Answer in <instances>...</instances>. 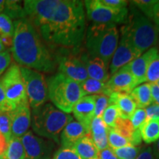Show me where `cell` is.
Instances as JSON below:
<instances>
[{
    "label": "cell",
    "mask_w": 159,
    "mask_h": 159,
    "mask_svg": "<svg viewBox=\"0 0 159 159\" xmlns=\"http://www.w3.org/2000/svg\"><path fill=\"white\" fill-rule=\"evenodd\" d=\"M11 63V56L8 51L0 52V77L4 74Z\"/></svg>",
    "instance_id": "39"
},
{
    "label": "cell",
    "mask_w": 159,
    "mask_h": 159,
    "mask_svg": "<svg viewBox=\"0 0 159 159\" xmlns=\"http://www.w3.org/2000/svg\"><path fill=\"white\" fill-rule=\"evenodd\" d=\"M11 122V137L21 138L31 125L30 105H24L9 112Z\"/></svg>",
    "instance_id": "15"
},
{
    "label": "cell",
    "mask_w": 159,
    "mask_h": 159,
    "mask_svg": "<svg viewBox=\"0 0 159 159\" xmlns=\"http://www.w3.org/2000/svg\"><path fill=\"white\" fill-rule=\"evenodd\" d=\"M94 159H99V158H94Z\"/></svg>",
    "instance_id": "55"
},
{
    "label": "cell",
    "mask_w": 159,
    "mask_h": 159,
    "mask_svg": "<svg viewBox=\"0 0 159 159\" xmlns=\"http://www.w3.org/2000/svg\"><path fill=\"white\" fill-rule=\"evenodd\" d=\"M153 103H154V104H156V105H159V98H158V99H157L156 100H155L154 102H153Z\"/></svg>",
    "instance_id": "52"
},
{
    "label": "cell",
    "mask_w": 159,
    "mask_h": 159,
    "mask_svg": "<svg viewBox=\"0 0 159 159\" xmlns=\"http://www.w3.org/2000/svg\"><path fill=\"white\" fill-rule=\"evenodd\" d=\"M101 3L114 9L127 8L129 2L125 0H100Z\"/></svg>",
    "instance_id": "40"
},
{
    "label": "cell",
    "mask_w": 159,
    "mask_h": 159,
    "mask_svg": "<svg viewBox=\"0 0 159 159\" xmlns=\"http://www.w3.org/2000/svg\"><path fill=\"white\" fill-rule=\"evenodd\" d=\"M5 0H0V13H2L5 9Z\"/></svg>",
    "instance_id": "50"
},
{
    "label": "cell",
    "mask_w": 159,
    "mask_h": 159,
    "mask_svg": "<svg viewBox=\"0 0 159 159\" xmlns=\"http://www.w3.org/2000/svg\"><path fill=\"white\" fill-rule=\"evenodd\" d=\"M114 129L121 136L125 139H128L130 142L135 130H136L133 128L130 121L129 119H122L121 117L119 118L118 120L116 121Z\"/></svg>",
    "instance_id": "29"
},
{
    "label": "cell",
    "mask_w": 159,
    "mask_h": 159,
    "mask_svg": "<svg viewBox=\"0 0 159 159\" xmlns=\"http://www.w3.org/2000/svg\"><path fill=\"white\" fill-rule=\"evenodd\" d=\"M59 72L80 83L89 78L86 69L80 55L69 52H59L55 56Z\"/></svg>",
    "instance_id": "11"
},
{
    "label": "cell",
    "mask_w": 159,
    "mask_h": 159,
    "mask_svg": "<svg viewBox=\"0 0 159 159\" xmlns=\"http://www.w3.org/2000/svg\"><path fill=\"white\" fill-rule=\"evenodd\" d=\"M159 80V52L151 61L147 70L146 81L149 83H156Z\"/></svg>",
    "instance_id": "32"
},
{
    "label": "cell",
    "mask_w": 159,
    "mask_h": 159,
    "mask_svg": "<svg viewBox=\"0 0 159 159\" xmlns=\"http://www.w3.org/2000/svg\"><path fill=\"white\" fill-rule=\"evenodd\" d=\"M95 101L94 95H86L83 97L77 102L72 109L75 118L88 130L89 135V127L94 117Z\"/></svg>",
    "instance_id": "18"
},
{
    "label": "cell",
    "mask_w": 159,
    "mask_h": 159,
    "mask_svg": "<svg viewBox=\"0 0 159 159\" xmlns=\"http://www.w3.org/2000/svg\"><path fill=\"white\" fill-rule=\"evenodd\" d=\"M5 50V47L3 45V43H2L1 39H0V52H4Z\"/></svg>",
    "instance_id": "51"
},
{
    "label": "cell",
    "mask_w": 159,
    "mask_h": 159,
    "mask_svg": "<svg viewBox=\"0 0 159 159\" xmlns=\"http://www.w3.org/2000/svg\"><path fill=\"white\" fill-rule=\"evenodd\" d=\"M6 99L13 110L21 105L29 104L25 83L20 67L12 63L0 79Z\"/></svg>",
    "instance_id": "7"
},
{
    "label": "cell",
    "mask_w": 159,
    "mask_h": 159,
    "mask_svg": "<svg viewBox=\"0 0 159 159\" xmlns=\"http://www.w3.org/2000/svg\"><path fill=\"white\" fill-rule=\"evenodd\" d=\"M136 159H156L152 152V147H146L142 148Z\"/></svg>",
    "instance_id": "43"
},
{
    "label": "cell",
    "mask_w": 159,
    "mask_h": 159,
    "mask_svg": "<svg viewBox=\"0 0 159 159\" xmlns=\"http://www.w3.org/2000/svg\"><path fill=\"white\" fill-rule=\"evenodd\" d=\"M82 159H94L98 158L99 150L89 135L83 137L72 147Z\"/></svg>",
    "instance_id": "22"
},
{
    "label": "cell",
    "mask_w": 159,
    "mask_h": 159,
    "mask_svg": "<svg viewBox=\"0 0 159 159\" xmlns=\"http://www.w3.org/2000/svg\"><path fill=\"white\" fill-rule=\"evenodd\" d=\"M109 128L101 117H94L89 127V136L99 150L108 148V134Z\"/></svg>",
    "instance_id": "20"
},
{
    "label": "cell",
    "mask_w": 159,
    "mask_h": 159,
    "mask_svg": "<svg viewBox=\"0 0 159 159\" xmlns=\"http://www.w3.org/2000/svg\"><path fill=\"white\" fill-rule=\"evenodd\" d=\"M158 52V47H153L149 49L132 62L126 65L136 79L138 85L142 84L146 81V73L149 64L157 56Z\"/></svg>",
    "instance_id": "17"
},
{
    "label": "cell",
    "mask_w": 159,
    "mask_h": 159,
    "mask_svg": "<svg viewBox=\"0 0 159 159\" xmlns=\"http://www.w3.org/2000/svg\"><path fill=\"white\" fill-rule=\"evenodd\" d=\"M0 159H3L2 158H1V157H0Z\"/></svg>",
    "instance_id": "54"
},
{
    "label": "cell",
    "mask_w": 159,
    "mask_h": 159,
    "mask_svg": "<svg viewBox=\"0 0 159 159\" xmlns=\"http://www.w3.org/2000/svg\"><path fill=\"white\" fill-rule=\"evenodd\" d=\"M73 120L70 114L60 111L51 103L33 109L32 128L38 136L60 144V136L66 125Z\"/></svg>",
    "instance_id": "5"
},
{
    "label": "cell",
    "mask_w": 159,
    "mask_h": 159,
    "mask_svg": "<svg viewBox=\"0 0 159 159\" xmlns=\"http://www.w3.org/2000/svg\"><path fill=\"white\" fill-rule=\"evenodd\" d=\"M60 0H26L24 9L29 21L39 31L49 22Z\"/></svg>",
    "instance_id": "10"
},
{
    "label": "cell",
    "mask_w": 159,
    "mask_h": 159,
    "mask_svg": "<svg viewBox=\"0 0 159 159\" xmlns=\"http://www.w3.org/2000/svg\"><path fill=\"white\" fill-rule=\"evenodd\" d=\"M0 134L10 141L11 138V122L9 112L0 113Z\"/></svg>",
    "instance_id": "36"
},
{
    "label": "cell",
    "mask_w": 159,
    "mask_h": 159,
    "mask_svg": "<svg viewBox=\"0 0 159 159\" xmlns=\"http://www.w3.org/2000/svg\"><path fill=\"white\" fill-rule=\"evenodd\" d=\"M156 83V84H157V85H158V86L159 87V80H158V81H157V82H156V83Z\"/></svg>",
    "instance_id": "53"
},
{
    "label": "cell",
    "mask_w": 159,
    "mask_h": 159,
    "mask_svg": "<svg viewBox=\"0 0 159 159\" xmlns=\"http://www.w3.org/2000/svg\"><path fill=\"white\" fill-rule=\"evenodd\" d=\"M108 141L109 148L113 149V150L132 145L128 139L121 136L114 128L108 129Z\"/></svg>",
    "instance_id": "28"
},
{
    "label": "cell",
    "mask_w": 159,
    "mask_h": 159,
    "mask_svg": "<svg viewBox=\"0 0 159 159\" xmlns=\"http://www.w3.org/2000/svg\"><path fill=\"white\" fill-rule=\"evenodd\" d=\"M9 141L6 139L5 136L0 134V157L3 158L6 151L8 148Z\"/></svg>",
    "instance_id": "45"
},
{
    "label": "cell",
    "mask_w": 159,
    "mask_h": 159,
    "mask_svg": "<svg viewBox=\"0 0 159 159\" xmlns=\"http://www.w3.org/2000/svg\"><path fill=\"white\" fill-rule=\"evenodd\" d=\"M130 96L136 103L137 108L145 109L153 103L149 83L138 85L130 92Z\"/></svg>",
    "instance_id": "23"
},
{
    "label": "cell",
    "mask_w": 159,
    "mask_h": 159,
    "mask_svg": "<svg viewBox=\"0 0 159 159\" xmlns=\"http://www.w3.org/2000/svg\"><path fill=\"white\" fill-rule=\"evenodd\" d=\"M147 119V114L145 109L143 108H137L134 113L131 115L129 119L130 121L131 125L134 130L140 129L142 125L144 124Z\"/></svg>",
    "instance_id": "37"
},
{
    "label": "cell",
    "mask_w": 159,
    "mask_h": 159,
    "mask_svg": "<svg viewBox=\"0 0 159 159\" xmlns=\"http://www.w3.org/2000/svg\"><path fill=\"white\" fill-rule=\"evenodd\" d=\"M85 37L87 52L102 59L109 67L119 41L116 25L92 23L87 28Z\"/></svg>",
    "instance_id": "4"
},
{
    "label": "cell",
    "mask_w": 159,
    "mask_h": 159,
    "mask_svg": "<svg viewBox=\"0 0 159 159\" xmlns=\"http://www.w3.org/2000/svg\"><path fill=\"white\" fill-rule=\"evenodd\" d=\"M152 152H153V154L155 157H156V159H159V139L157 142L154 143L153 146H152Z\"/></svg>",
    "instance_id": "49"
},
{
    "label": "cell",
    "mask_w": 159,
    "mask_h": 159,
    "mask_svg": "<svg viewBox=\"0 0 159 159\" xmlns=\"http://www.w3.org/2000/svg\"><path fill=\"white\" fill-rule=\"evenodd\" d=\"M29 105L33 109L44 105L48 97L47 82L39 71L20 67Z\"/></svg>",
    "instance_id": "8"
},
{
    "label": "cell",
    "mask_w": 159,
    "mask_h": 159,
    "mask_svg": "<svg viewBox=\"0 0 159 159\" xmlns=\"http://www.w3.org/2000/svg\"><path fill=\"white\" fill-rule=\"evenodd\" d=\"M81 89L85 95H106L110 96L112 92L109 90L106 83L101 82L91 78H87L83 82L80 83Z\"/></svg>",
    "instance_id": "25"
},
{
    "label": "cell",
    "mask_w": 159,
    "mask_h": 159,
    "mask_svg": "<svg viewBox=\"0 0 159 159\" xmlns=\"http://www.w3.org/2000/svg\"><path fill=\"white\" fill-rule=\"evenodd\" d=\"M12 111H13V109L6 99L5 91L0 83V113L11 112Z\"/></svg>",
    "instance_id": "41"
},
{
    "label": "cell",
    "mask_w": 159,
    "mask_h": 159,
    "mask_svg": "<svg viewBox=\"0 0 159 159\" xmlns=\"http://www.w3.org/2000/svg\"><path fill=\"white\" fill-rule=\"evenodd\" d=\"M151 21L156 24V25L159 26V1L156 2L153 7V9H152Z\"/></svg>",
    "instance_id": "46"
},
{
    "label": "cell",
    "mask_w": 159,
    "mask_h": 159,
    "mask_svg": "<svg viewBox=\"0 0 159 159\" xmlns=\"http://www.w3.org/2000/svg\"><path fill=\"white\" fill-rule=\"evenodd\" d=\"M84 5L87 17L94 24H125L128 19V8H111L100 0H86Z\"/></svg>",
    "instance_id": "9"
},
{
    "label": "cell",
    "mask_w": 159,
    "mask_h": 159,
    "mask_svg": "<svg viewBox=\"0 0 159 159\" xmlns=\"http://www.w3.org/2000/svg\"><path fill=\"white\" fill-rule=\"evenodd\" d=\"M106 85L112 93L130 94L131 91L138 86V84L128 66H125L111 75L106 82Z\"/></svg>",
    "instance_id": "14"
},
{
    "label": "cell",
    "mask_w": 159,
    "mask_h": 159,
    "mask_svg": "<svg viewBox=\"0 0 159 159\" xmlns=\"http://www.w3.org/2000/svg\"><path fill=\"white\" fill-rule=\"evenodd\" d=\"M101 118L109 128H114L116 121L120 118V113L116 105H109Z\"/></svg>",
    "instance_id": "30"
},
{
    "label": "cell",
    "mask_w": 159,
    "mask_h": 159,
    "mask_svg": "<svg viewBox=\"0 0 159 159\" xmlns=\"http://www.w3.org/2000/svg\"><path fill=\"white\" fill-rule=\"evenodd\" d=\"M95 101V117H102L105 109L110 105L109 102V97L106 95H94Z\"/></svg>",
    "instance_id": "35"
},
{
    "label": "cell",
    "mask_w": 159,
    "mask_h": 159,
    "mask_svg": "<svg viewBox=\"0 0 159 159\" xmlns=\"http://www.w3.org/2000/svg\"><path fill=\"white\" fill-rule=\"evenodd\" d=\"M142 55L124 35H121L117 48L109 65L111 75H113L119 69L128 65Z\"/></svg>",
    "instance_id": "13"
},
{
    "label": "cell",
    "mask_w": 159,
    "mask_h": 159,
    "mask_svg": "<svg viewBox=\"0 0 159 159\" xmlns=\"http://www.w3.org/2000/svg\"><path fill=\"white\" fill-rule=\"evenodd\" d=\"M147 114L146 120H149L151 119L159 118V105L152 103L148 108H145Z\"/></svg>",
    "instance_id": "42"
},
{
    "label": "cell",
    "mask_w": 159,
    "mask_h": 159,
    "mask_svg": "<svg viewBox=\"0 0 159 159\" xmlns=\"http://www.w3.org/2000/svg\"><path fill=\"white\" fill-rule=\"evenodd\" d=\"M87 135H89V132L86 128L77 121L72 120L66 125L61 132L60 143L62 148H72L75 143Z\"/></svg>",
    "instance_id": "19"
},
{
    "label": "cell",
    "mask_w": 159,
    "mask_h": 159,
    "mask_svg": "<svg viewBox=\"0 0 159 159\" xmlns=\"http://www.w3.org/2000/svg\"><path fill=\"white\" fill-rule=\"evenodd\" d=\"M48 97L60 111L70 114L75 104L86 96L79 83L58 72L47 80Z\"/></svg>",
    "instance_id": "6"
},
{
    "label": "cell",
    "mask_w": 159,
    "mask_h": 159,
    "mask_svg": "<svg viewBox=\"0 0 159 159\" xmlns=\"http://www.w3.org/2000/svg\"><path fill=\"white\" fill-rule=\"evenodd\" d=\"M52 159H82L72 148H61L57 151Z\"/></svg>",
    "instance_id": "38"
},
{
    "label": "cell",
    "mask_w": 159,
    "mask_h": 159,
    "mask_svg": "<svg viewBox=\"0 0 159 159\" xmlns=\"http://www.w3.org/2000/svg\"><path fill=\"white\" fill-rule=\"evenodd\" d=\"M25 150L26 159H51L55 144L47 140L27 131L21 138Z\"/></svg>",
    "instance_id": "12"
},
{
    "label": "cell",
    "mask_w": 159,
    "mask_h": 159,
    "mask_svg": "<svg viewBox=\"0 0 159 159\" xmlns=\"http://www.w3.org/2000/svg\"><path fill=\"white\" fill-rule=\"evenodd\" d=\"M99 159H119L111 148H107L104 150H99L98 155Z\"/></svg>",
    "instance_id": "44"
},
{
    "label": "cell",
    "mask_w": 159,
    "mask_h": 159,
    "mask_svg": "<svg viewBox=\"0 0 159 159\" xmlns=\"http://www.w3.org/2000/svg\"><path fill=\"white\" fill-rule=\"evenodd\" d=\"M21 2L16 1V0H7L5 1V9H4V13L5 14L12 19L16 20L25 19L27 16L26 13L21 5Z\"/></svg>",
    "instance_id": "27"
},
{
    "label": "cell",
    "mask_w": 159,
    "mask_h": 159,
    "mask_svg": "<svg viewBox=\"0 0 159 159\" xmlns=\"http://www.w3.org/2000/svg\"><path fill=\"white\" fill-rule=\"evenodd\" d=\"M156 2L157 0H136L130 2L142 12L143 14L151 20L152 9Z\"/></svg>",
    "instance_id": "33"
},
{
    "label": "cell",
    "mask_w": 159,
    "mask_h": 159,
    "mask_svg": "<svg viewBox=\"0 0 159 159\" xmlns=\"http://www.w3.org/2000/svg\"><path fill=\"white\" fill-rule=\"evenodd\" d=\"M11 52L21 67L42 72H52L56 67L55 56L27 18L14 21Z\"/></svg>",
    "instance_id": "2"
},
{
    "label": "cell",
    "mask_w": 159,
    "mask_h": 159,
    "mask_svg": "<svg viewBox=\"0 0 159 159\" xmlns=\"http://www.w3.org/2000/svg\"><path fill=\"white\" fill-rule=\"evenodd\" d=\"M109 102L110 105H115L118 108L120 117L122 119H129L137 109L136 103L130 94L126 93L113 92L109 96Z\"/></svg>",
    "instance_id": "21"
},
{
    "label": "cell",
    "mask_w": 159,
    "mask_h": 159,
    "mask_svg": "<svg viewBox=\"0 0 159 159\" xmlns=\"http://www.w3.org/2000/svg\"><path fill=\"white\" fill-rule=\"evenodd\" d=\"M84 2L60 0L54 14L39 33L50 47L79 49L86 32Z\"/></svg>",
    "instance_id": "1"
},
{
    "label": "cell",
    "mask_w": 159,
    "mask_h": 159,
    "mask_svg": "<svg viewBox=\"0 0 159 159\" xmlns=\"http://www.w3.org/2000/svg\"><path fill=\"white\" fill-rule=\"evenodd\" d=\"M150 90H151V94H152V99L153 102L156 100L157 99L159 98V87L157 85L156 83H150Z\"/></svg>",
    "instance_id": "47"
},
{
    "label": "cell",
    "mask_w": 159,
    "mask_h": 159,
    "mask_svg": "<svg viewBox=\"0 0 159 159\" xmlns=\"http://www.w3.org/2000/svg\"><path fill=\"white\" fill-rule=\"evenodd\" d=\"M14 25L11 18L5 13H0V36H13Z\"/></svg>",
    "instance_id": "34"
},
{
    "label": "cell",
    "mask_w": 159,
    "mask_h": 159,
    "mask_svg": "<svg viewBox=\"0 0 159 159\" xmlns=\"http://www.w3.org/2000/svg\"><path fill=\"white\" fill-rule=\"evenodd\" d=\"M80 57L84 64L89 78L106 83L110 78L108 66L102 59L92 57L87 52H82Z\"/></svg>",
    "instance_id": "16"
},
{
    "label": "cell",
    "mask_w": 159,
    "mask_h": 159,
    "mask_svg": "<svg viewBox=\"0 0 159 159\" xmlns=\"http://www.w3.org/2000/svg\"><path fill=\"white\" fill-rule=\"evenodd\" d=\"M3 159H26L25 150L21 138L11 137Z\"/></svg>",
    "instance_id": "26"
},
{
    "label": "cell",
    "mask_w": 159,
    "mask_h": 159,
    "mask_svg": "<svg viewBox=\"0 0 159 159\" xmlns=\"http://www.w3.org/2000/svg\"><path fill=\"white\" fill-rule=\"evenodd\" d=\"M141 150L142 148L140 147L130 145V146L115 149L114 152L119 159H136Z\"/></svg>",
    "instance_id": "31"
},
{
    "label": "cell",
    "mask_w": 159,
    "mask_h": 159,
    "mask_svg": "<svg viewBox=\"0 0 159 159\" xmlns=\"http://www.w3.org/2000/svg\"><path fill=\"white\" fill-rule=\"evenodd\" d=\"M158 39H159V37H158Z\"/></svg>",
    "instance_id": "56"
},
{
    "label": "cell",
    "mask_w": 159,
    "mask_h": 159,
    "mask_svg": "<svg viewBox=\"0 0 159 159\" xmlns=\"http://www.w3.org/2000/svg\"><path fill=\"white\" fill-rule=\"evenodd\" d=\"M13 36H8V35H2L0 36V39L5 47L6 46L7 47H12L13 42Z\"/></svg>",
    "instance_id": "48"
},
{
    "label": "cell",
    "mask_w": 159,
    "mask_h": 159,
    "mask_svg": "<svg viewBox=\"0 0 159 159\" xmlns=\"http://www.w3.org/2000/svg\"><path fill=\"white\" fill-rule=\"evenodd\" d=\"M124 35L142 54L158 42L159 26L152 22L130 2L126 23L121 27Z\"/></svg>",
    "instance_id": "3"
},
{
    "label": "cell",
    "mask_w": 159,
    "mask_h": 159,
    "mask_svg": "<svg viewBox=\"0 0 159 159\" xmlns=\"http://www.w3.org/2000/svg\"><path fill=\"white\" fill-rule=\"evenodd\" d=\"M142 140L147 144L155 143L159 139V118L146 120L140 128Z\"/></svg>",
    "instance_id": "24"
}]
</instances>
